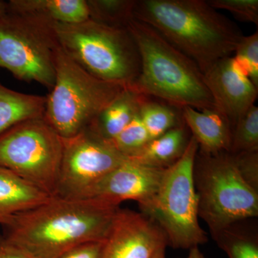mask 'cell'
<instances>
[{"label":"cell","mask_w":258,"mask_h":258,"mask_svg":"<svg viewBox=\"0 0 258 258\" xmlns=\"http://www.w3.org/2000/svg\"><path fill=\"white\" fill-rule=\"evenodd\" d=\"M165 169L139 164L127 158L124 162L98 181L85 200L113 208L122 202L134 200L145 208L157 193Z\"/></svg>","instance_id":"obj_12"},{"label":"cell","mask_w":258,"mask_h":258,"mask_svg":"<svg viewBox=\"0 0 258 258\" xmlns=\"http://www.w3.org/2000/svg\"><path fill=\"white\" fill-rule=\"evenodd\" d=\"M62 147L44 115L30 118L0 135V166L54 197Z\"/></svg>","instance_id":"obj_9"},{"label":"cell","mask_w":258,"mask_h":258,"mask_svg":"<svg viewBox=\"0 0 258 258\" xmlns=\"http://www.w3.org/2000/svg\"><path fill=\"white\" fill-rule=\"evenodd\" d=\"M165 248H161L158 251L157 253L155 254L154 258H166L165 256Z\"/></svg>","instance_id":"obj_31"},{"label":"cell","mask_w":258,"mask_h":258,"mask_svg":"<svg viewBox=\"0 0 258 258\" xmlns=\"http://www.w3.org/2000/svg\"><path fill=\"white\" fill-rule=\"evenodd\" d=\"M104 242H89L69 249L59 258H102Z\"/></svg>","instance_id":"obj_27"},{"label":"cell","mask_w":258,"mask_h":258,"mask_svg":"<svg viewBox=\"0 0 258 258\" xmlns=\"http://www.w3.org/2000/svg\"><path fill=\"white\" fill-rule=\"evenodd\" d=\"M45 103L46 96L18 92L0 83V135L20 122L44 115Z\"/></svg>","instance_id":"obj_19"},{"label":"cell","mask_w":258,"mask_h":258,"mask_svg":"<svg viewBox=\"0 0 258 258\" xmlns=\"http://www.w3.org/2000/svg\"><path fill=\"white\" fill-rule=\"evenodd\" d=\"M186 258H207L203 253L199 249L198 247H192L190 249L189 255Z\"/></svg>","instance_id":"obj_29"},{"label":"cell","mask_w":258,"mask_h":258,"mask_svg":"<svg viewBox=\"0 0 258 258\" xmlns=\"http://www.w3.org/2000/svg\"><path fill=\"white\" fill-rule=\"evenodd\" d=\"M194 175L199 217L208 224L212 235L257 216V184L243 170L237 154L200 152Z\"/></svg>","instance_id":"obj_4"},{"label":"cell","mask_w":258,"mask_h":258,"mask_svg":"<svg viewBox=\"0 0 258 258\" xmlns=\"http://www.w3.org/2000/svg\"><path fill=\"white\" fill-rule=\"evenodd\" d=\"M183 120L205 154L230 152L232 125L215 109L198 110L191 107L181 108Z\"/></svg>","instance_id":"obj_14"},{"label":"cell","mask_w":258,"mask_h":258,"mask_svg":"<svg viewBox=\"0 0 258 258\" xmlns=\"http://www.w3.org/2000/svg\"><path fill=\"white\" fill-rule=\"evenodd\" d=\"M175 108L167 103L152 101L147 96L144 97L139 106V115L151 140L182 125Z\"/></svg>","instance_id":"obj_20"},{"label":"cell","mask_w":258,"mask_h":258,"mask_svg":"<svg viewBox=\"0 0 258 258\" xmlns=\"http://www.w3.org/2000/svg\"><path fill=\"white\" fill-rule=\"evenodd\" d=\"M125 87L97 79L60 46L55 83L46 96L44 117L61 138H71L88 128Z\"/></svg>","instance_id":"obj_6"},{"label":"cell","mask_w":258,"mask_h":258,"mask_svg":"<svg viewBox=\"0 0 258 258\" xmlns=\"http://www.w3.org/2000/svg\"><path fill=\"white\" fill-rule=\"evenodd\" d=\"M215 10H225L240 21L258 25L257 0H208Z\"/></svg>","instance_id":"obj_26"},{"label":"cell","mask_w":258,"mask_h":258,"mask_svg":"<svg viewBox=\"0 0 258 258\" xmlns=\"http://www.w3.org/2000/svg\"><path fill=\"white\" fill-rule=\"evenodd\" d=\"M199 149L191 136L184 154L165 169L157 193L142 209L164 231L168 244L175 248L190 249L208 241L198 221L199 200L194 175Z\"/></svg>","instance_id":"obj_7"},{"label":"cell","mask_w":258,"mask_h":258,"mask_svg":"<svg viewBox=\"0 0 258 258\" xmlns=\"http://www.w3.org/2000/svg\"><path fill=\"white\" fill-rule=\"evenodd\" d=\"M151 139L139 113L113 141L117 150L125 157H135L145 147Z\"/></svg>","instance_id":"obj_24"},{"label":"cell","mask_w":258,"mask_h":258,"mask_svg":"<svg viewBox=\"0 0 258 258\" xmlns=\"http://www.w3.org/2000/svg\"><path fill=\"white\" fill-rule=\"evenodd\" d=\"M167 244L164 231L150 217L118 208L102 258H154Z\"/></svg>","instance_id":"obj_11"},{"label":"cell","mask_w":258,"mask_h":258,"mask_svg":"<svg viewBox=\"0 0 258 258\" xmlns=\"http://www.w3.org/2000/svg\"><path fill=\"white\" fill-rule=\"evenodd\" d=\"M144 96L127 86L99 113L88 128L112 142L139 113Z\"/></svg>","instance_id":"obj_16"},{"label":"cell","mask_w":258,"mask_h":258,"mask_svg":"<svg viewBox=\"0 0 258 258\" xmlns=\"http://www.w3.org/2000/svg\"><path fill=\"white\" fill-rule=\"evenodd\" d=\"M204 76L215 109L235 126L237 120L254 106L258 88L232 56L219 60Z\"/></svg>","instance_id":"obj_13"},{"label":"cell","mask_w":258,"mask_h":258,"mask_svg":"<svg viewBox=\"0 0 258 258\" xmlns=\"http://www.w3.org/2000/svg\"><path fill=\"white\" fill-rule=\"evenodd\" d=\"M127 28L141 60L140 73L131 88L181 109H215L205 76L193 60L147 24L133 19Z\"/></svg>","instance_id":"obj_3"},{"label":"cell","mask_w":258,"mask_h":258,"mask_svg":"<svg viewBox=\"0 0 258 258\" xmlns=\"http://www.w3.org/2000/svg\"><path fill=\"white\" fill-rule=\"evenodd\" d=\"M8 11V3L7 2L0 0V17L4 15Z\"/></svg>","instance_id":"obj_30"},{"label":"cell","mask_w":258,"mask_h":258,"mask_svg":"<svg viewBox=\"0 0 258 258\" xmlns=\"http://www.w3.org/2000/svg\"><path fill=\"white\" fill-rule=\"evenodd\" d=\"M186 131L183 124L171 129L151 140L137 155L128 159L150 167L166 169L184 154L190 139Z\"/></svg>","instance_id":"obj_18"},{"label":"cell","mask_w":258,"mask_h":258,"mask_svg":"<svg viewBox=\"0 0 258 258\" xmlns=\"http://www.w3.org/2000/svg\"><path fill=\"white\" fill-rule=\"evenodd\" d=\"M63 139L58 179L54 197L85 200L95 185L124 162L112 142L86 128Z\"/></svg>","instance_id":"obj_10"},{"label":"cell","mask_w":258,"mask_h":258,"mask_svg":"<svg viewBox=\"0 0 258 258\" xmlns=\"http://www.w3.org/2000/svg\"><path fill=\"white\" fill-rule=\"evenodd\" d=\"M134 19L155 29L204 75L232 56L243 36L205 0H137Z\"/></svg>","instance_id":"obj_2"},{"label":"cell","mask_w":258,"mask_h":258,"mask_svg":"<svg viewBox=\"0 0 258 258\" xmlns=\"http://www.w3.org/2000/svg\"><path fill=\"white\" fill-rule=\"evenodd\" d=\"M213 237L229 258H258L255 237L236 232L232 227L215 234Z\"/></svg>","instance_id":"obj_23"},{"label":"cell","mask_w":258,"mask_h":258,"mask_svg":"<svg viewBox=\"0 0 258 258\" xmlns=\"http://www.w3.org/2000/svg\"><path fill=\"white\" fill-rule=\"evenodd\" d=\"M50 195L0 166V225L17 214L42 205Z\"/></svg>","instance_id":"obj_15"},{"label":"cell","mask_w":258,"mask_h":258,"mask_svg":"<svg viewBox=\"0 0 258 258\" xmlns=\"http://www.w3.org/2000/svg\"><path fill=\"white\" fill-rule=\"evenodd\" d=\"M0 258L32 257L3 235L0 236Z\"/></svg>","instance_id":"obj_28"},{"label":"cell","mask_w":258,"mask_h":258,"mask_svg":"<svg viewBox=\"0 0 258 258\" xmlns=\"http://www.w3.org/2000/svg\"><path fill=\"white\" fill-rule=\"evenodd\" d=\"M234 53L239 67L258 88V32L242 36Z\"/></svg>","instance_id":"obj_25"},{"label":"cell","mask_w":258,"mask_h":258,"mask_svg":"<svg viewBox=\"0 0 258 258\" xmlns=\"http://www.w3.org/2000/svg\"><path fill=\"white\" fill-rule=\"evenodd\" d=\"M53 24L40 17L8 10L0 17V68L17 79L40 83L50 91L60 47Z\"/></svg>","instance_id":"obj_8"},{"label":"cell","mask_w":258,"mask_h":258,"mask_svg":"<svg viewBox=\"0 0 258 258\" xmlns=\"http://www.w3.org/2000/svg\"><path fill=\"white\" fill-rule=\"evenodd\" d=\"M53 25L60 46L97 79L130 86L138 77L140 55L128 28L107 26L90 19Z\"/></svg>","instance_id":"obj_5"},{"label":"cell","mask_w":258,"mask_h":258,"mask_svg":"<svg viewBox=\"0 0 258 258\" xmlns=\"http://www.w3.org/2000/svg\"><path fill=\"white\" fill-rule=\"evenodd\" d=\"M8 10L35 15L53 23L79 24L89 20L87 0H10Z\"/></svg>","instance_id":"obj_17"},{"label":"cell","mask_w":258,"mask_h":258,"mask_svg":"<svg viewBox=\"0 0 258 258\" xmlns=\"http://www.w3.org/2000/svg\"><path fill=\"white\" fill-rule=\"evenodd\" d=\"M118 208L52 197L10 219L3 236L30 257L59 258L79 244L105 242Z\"/></svg>","instance_id":"obj_1"},{"label":"cell","mask_w":258,"mask_h":258,"mask_svg":"<svg viewBox=\"0 0 258 258\" xmlns=\"http://www.w3.org/2000/svg\"><path fill=\"white\" fill-rule=\"evenodd\" d=\"M257 150L258 108L254 105L237 120L234 126L230 153L238 154Z\"/></svg>","instance_id":"obj_22"},{"label":"cell","mask_w":258,"mask_h":258,"mask_svg":"<svg viewBox=\"0 0 258 258\" xmlns=\"http://www.w3.org/2000/svg\"><path fill=\"white\" fill-rule=\"evenodd\" d=\"M137 0H87L90 20L114 27L127 28L134 19Z\"/></svg>","instance_id":"obj_21"}]
</instances>
